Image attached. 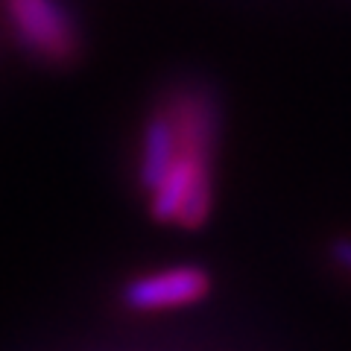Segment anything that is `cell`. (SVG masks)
I'll return each mask as SVG.
<instances>
[{"instance_id": "3957f363", "label": "cell", "mask_w": 351, "mask_h": 351, "mask_svg": "<svg viewBox=\"0 0 351 351\" xmlns=\"http://www.w3.org/2000/svg\"><path fill=\"white\" fill-rule=\"evenodd\" d=\"M9 15L36 53L47 59H64L73 53V24L59 0H9Z\"/></svg>"}, {"instance_id": "7a4b0ae2", "label": "cell", "mask_w": 351, "mask_h": 351, "mask_svg": "<svg viewBox=\"0 0 351 351\" xmlns=\"http://www.w3.org/2000/svg\"><path fill=\"white\" fill-rule=\"evenodd\" d=\"M211 290V278L199 267H173L132 278L123 287V304L132 311H167L199 302Z\"/></svg>"}, {"instance_id": "6da1fadb", "label": "cell", "mask_w": 351, "mask_h": 351, "mask_svg": "<svg viewBox=\"0 0 351 351\" xmlns=\"http://www.w3.org/2000/svg\"><path fill=\"white\" fill-rule=\"evenodd\" d=\"M149 211L158 223H179L184 228H199L211 211V173L208 149L179 144L170 173L156 191H149Z\"/></svg>"}, {"instance_id": "5b68a950", "label": "cell", "mask_w": 351, "mask_h": 351, "mask_svg": "<svg viewBox=\"0 0 351 351\" xmlns=\"http://www.w3.org/2000/svg\"><path fill=\"white\" fill-rule=\"evenodd\" d=\"M334 261L339 263V267L351 269V240H339V243H334Z\"/></svg>"}, {"instance_id": "277c9868", "label": "cell", "mask_w": 351, "mask_h": 351, "mask_svg": "<svg viewBox=\"0 0 351 351\" xmlns=\"http://www.w3.org/2000/svg\"><path fill=\"white\" fill-rule=\"evenodd\" d=\"M179 156V135H176L173 114H156L144 129V152H141V184L156 191L161 179L170 173Z\"/></svg>"}]
</instances>
